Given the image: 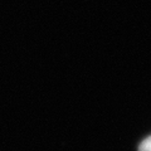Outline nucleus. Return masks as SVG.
<instances>
[{
  "mask_svg": "<svg viewBox=\"0 0 151 151\" xmlns=\"http://www.w3.org/2000/svg\"><path fill=\"white\" fill-rule=\"evenodd\" d=\"M139 151H151V136L146 137L144 141H141L139 146Z\"/></svg>",
  "mask_w": 151,
  "mask_h": 151,
  "instance_id": "1",
  "label": "nucleus"
}]
</instances>
